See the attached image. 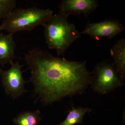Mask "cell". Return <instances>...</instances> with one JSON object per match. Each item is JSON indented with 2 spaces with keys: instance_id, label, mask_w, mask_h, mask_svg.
I'll return each instance as SVG.
<instances>
[{
  "instance_id": "cell-13",
  "label": "cell",
  "mask_w": 125,
  "mask_h": 125,
  "mask_svg": "<svg viewBox=\"0 0 125 125\" xmlns=\"http://www.w3.org/2000/svg\"></svg>"
},
{
  "instance_id": "cell-9",
  "label": "cell",
  "mask_w": 125,
  "mask_h": 125,
  "mask_svg": "<svg viewBox=\"0 0 125 125\" xmlns=\"http://www.w3.org/2000/svg\"><path fill=\"white\" fill-rule=\"evenodd\" d=\"M113 62L117 71L122 78L125 77V39L118 40L111 50Z\"/></svg>"
},
{
  "instance_id": "cell-10",
  "label": "cell",
  "mask_w": 125,
  "mask_h": 125,
  "mask_svg": "<svg viewBox=\"0 0 125 125\" xmlns=\"http://www.w3.org/2000/svg\"><path fill=\"white\" fill-rule=\"evenodd\" d=\"M92 111V109L88 107H73L69 111L64 120L57 125H73L83 123L84 115Z\"/></svg>"
},
{
  "instance_id": "cell-11",
  "label": "cell",
  "mask_w": 125,
  "mask_h": 125,
  "mask_svg": "<svg viewBox=\"0 0 125 125\" xmlns=\"http://www.w3.org/2000/svg\"><path fill=\"white\" fill-rule=\"evenodd\" d=\"M39 110L33 112H25L21 113L14 118L16 125H38L42 120Z\"/></svg>"
},
{
  "instance_id": "cell-3",
  "label": "cell",
  "mask_w": 125,
  "mask_h": 125,
  "mask_svg": "<svg viewBox=\"0 0 125 125\" xmlns=\"http://www.w3.org/2000/svg\"><path fill=\"white\" fill-rule=\"evenodd\" d=\"M53 14V11L49 9H15L0 25V30L14 34L21 31H31L39 25L43 26Z\"/></svg>"
},
{
  "instance_id": "cell-2",
  "label": "cell",
  "mask_w": 125,
  "mask_h": 125,
  "mask_svg": "<svg viewBox=\"0 0 125 125\" xmlns=\"http://www.w3.org/2000/svg\"><path fill=\"white\" fill-rule=\"evenodd\" d=\"M67 18L59 13L53 14L43 26L48 47L55 50L58 56L63 55L72 44L81 37L80 32L74 24L69 22Z\"/></svg>"
},
{
  "instance_id": "cell-8",
  "label": "cell",
  "mask_w": 125,
  "mask_h": 125,
  "mask_svg": "<svg viewBox=\"0 0 125 125\" xmlns=\"http://www.w3.org/2000/svg\"><path fill=\"white\" fill-rule=\"evenodd\" d=\"M14 34H0V64L2 65L13 62L16 46Z\"/></svg>"
},
{
  "instance_id": "cell-5",
  "label": "cell",
  "mask_w": 125,
  "mask_h": 125,
  "mask_svg": "<svg viewBox=\"0 0 125 125\" xmlns=\"http://www.w3.org/2000/svg\"><path fill=\"white\" fill-rule=\"evenodd\" d=\"M10 65V69L7 70L0 69V75L6 93L10 94L14 99L27 92L24 88L26 82L23 78V72L21 70L22 65L19 62H13Z\"/></svg>"
},
{
  "instance_id": "cell-4",
  "label": "cell",
  "mask_w": 125,
  "mask_h": 125,
  "mask_svg": "<svg viewBox=\"0 0 125 125\" xmlns=\"http://www.w3.org/2000/svg\"><path fill=\"white\" fill-rule=\"evenodd\" d=\"M122 78L113 62L103 61L95 66L92 73L90 85L97 93L105 94L124 85Z\"/></svg>"
},
{
  "instance_id": "cell-6",
  "label": "cell",
  "mask_w": 125,
  "mask_h": 125,
  "mask_svg": "<svg viewBox=\"0 0 125 125\" xmlns=\"http://www.w3.org/2000/svg\"><path fill=\"white\" fill-rule=\"evenodd\" d=\"M125 27L118 20H105L97 23L89 22L81 34H87L95 40L103 38L111 39L121 33Z\"/></svg>"
},
{
  "instance_id": "cell-12",
  "label": "cell",
  "mask_w": 125,
  "mask_h": 125,
  "mask_svg": "<svg viewBox=\"0 0 125 125\" xmlns=\"http://www.w3.org/2000/svg\"><path fill=\"white\" fill-rule=\"evenodd\" d=\"M16 1L0 0V19H6L15 9Z\"/></svg>"
},
{
  "instance_id": "cell-1",
  "label": "cell",
  "mask_w": 125,
  "mask_h": 125,
  "mask_svg": "<svg viewBox=\"0 0 125 125\" xmlns=\"http://www.w3.org/2000/svg\"><path fill=\"white\" fill-rule=\"evenodd\" d=\"M24 59L31 70L34 92L44 105L82 94L90 85L91 74L85 61L67 60L37 48Z\"/></svg>"
},
{
  "instance_id": "cell-7",
  "label": "cell",
  "mask_w": 125,
  "mask_h": 125,
  "mask_svg": "<svg viewBox=\"0 0 125 125\" xmlns=\"http://www.w3.org/2000/svg\"><path fill=\"white\" fill-rule=\"evenodd\" d=\"M96 0H63L58 5L59 13L68 17L70 15H87L96 10Z\"/></svg>"
}]
</instances>
